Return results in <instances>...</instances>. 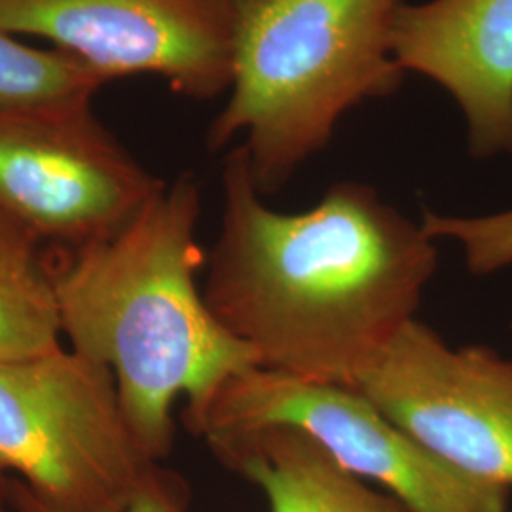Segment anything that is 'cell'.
I'll return each instance as SVG.
<instances>
[{
  "instance_id": "1",
  "label": "cell",
  "mask_w": 512,
  "mask_h": 512,
  "mask_svg": "<svg viewBox=\"0 0 512 512\" xmlns=\"http://www.w3.org/2000/svg\"><path fill=\"white\" fill-rule=\"evenodd\" d=\"M435 243L421 222L357 181L332 184L306 211H275L236 147L222 167L203 298L260 368L353 387L416 319L437 270Z\"/></svg>"
},
{
  "instance_id": "2",
  "label": "cell",
  "mask_w": 512,
  "mask_h": 512,
  "mask_svg": "<svg viewBox=\"0 0 512 512\" xmlns=\"http://www.w3.org/2000/svg\"><path fill=\"white\" fill-rule=\"evenodd\" d=\"M202 190L179 175L120 232L78 249L54 270L63 340L107 366L129 427L154 461L175 439L173 406L198 403L220 382L258 366L220 325L198 274Z\"/></svg>"
},
{
  "instance_id": "3",
  "label": "cell",
  "mask_w": 512,
  "mask_h": 512,
  "mask_svg": "<svg viewBox=\"0 0 512 512\" xmlns=\"http://www.w3.org/2000/svg\"><path fill=\"white\" fill-rule=\"evenodd\" d=\"M230 97L207 129L217 152L245 135L251 173L272 196L329 145L349 110L399 92L393 21L403 0H232Z\"/></svg>"
},
{
  "instance_id": "4",
  "label": "cell",
  "mask_w": 512,
  "mask_h": 512,
  "mask_svg": "<svg viewBox=\"0 0 512 512\" xmlns=\"http://www.w3.org/2000/svg\"><path fill=\"white\" fill-rule=\"evenodd\" d=\"M158 461L107 366L59 348L0 361V469L54 512H120Z\"/></svg>"
},
{
  "instance_id": "5",
  "label": "cell",
  "mask_w": 512,
  "mask_h": 512,
  "mask_svg": "<svg viewBox=\"0 0 512 512\" xmlns=\"http://www.w3.org/2000/svg\"><path fill=\"white\" fill-rule=\"evenodd\" d=\"M184 425L211 452L270 427H293L408 512H509L507 488L442 463L348 385L319 384L253 366L186 404Z\"/></svg>"
},
{
  "instance_id": "6",
  "label": "cell",
  "mask_w": 512,
  "mask_h": 512,
  "mask_svg": "<svg viewBox=\"0 0 512 512\" xmlns=\"http://www.w3.org/2000/svg\"><path fill=\"white\" fill-rule=\"evenodd\" d=\"M164 186L92 107L0 112V213L42 241L110 238Z\"/></svg>"
},
{
  "instance_id": "7",
  "label": "cell",
  "mask_w": 512,
  "mask_h": 512,
  "mask_svg": "<svg viewBox=\"0 0 512 512\" xmlns=\"http://www.w3.org/2000/svg\"><path fill=\"white\" fill-rule=\"evenodd\" d=\"M353 387L463 475L512 488V359L412 319Z\"/></svg>"
},
{
  "instance_id": "8",
  "label": "cell",
  "mask_w": 512,
  "mask_h": 512,
  "mask_svg": "<svg viewBox=\"0 0 512 512\" xmlns=\"http://www.w3.org/2000/svg\"><path fill=\"white\" fill-rule=\"evenodd\" d=\"M0 25L52 42L107 82L158 76L200 101L232 84V0H0Z\"/></svg>"
},
{
  "instance_id": "9",
  "label": "cell",
  "mask_w": 512,
  "mask_h": 512,
  "mask_svg": "<svg viewBox=\"0 0 512 512\" xmlns=\"http://www.w3.org/2000/svg\"><path fill=\"white\" fill-rule=\"evenodd\" d=\"M391 44L404 73L454 97L471 156L512 154V0L403 2Z\"/></svg>"
},
{
  "instance_id": "10",
  "label": "cell",
  "mask_w": 512,
  "mask_h": 512,
  "mask_svg": "<svg viewBox=\"0 0 512 512\" xmlns=\"http://www.w3.org/2000/svg\"><path fill=\"white\" fill-rule=\"evenodd\" d=\"M213 454L264 492L268 512H408L293 427L258 431Z\"/></svg>"
},
{
  "instance_id": "11",
  "label": "cell",
  "mask_w": 512,
  "mask_h": 512,
  "mask_svg": "<svg viewBox=\"0 0 512 512\" xmlns=\"http://www.w3.org/2000/svg\"><path fill=\"white\" fill-rule=\"evenodd\" d=\"M42 239L0 213V361L63 348L54 270Z\"/></svg>"
},
{
  "instance_id": "12",
  "label": "cell",
  "mask_w": 512,
  "mask_h": 512,
  "mask_svg": "<svg viewBox=\"0 0 512 512\" xmlns=\"http://www.w3.org/2000/svg\"><path fill=\"white\" fill-rule=\"evenodd\" d=\"M105 84L73 55L23 44L0 25V112L92 107Z\"/></svg>"
},
{
  "instance_id": "13",
  "label": "cell",
  "mask_w": 512,
  "mask_h": 512,
  "mask_svg": "<svg viewBox=\"0 0 512 512\" xmlns=\"http://www.w3.org/2000/svg\"><path fill=\"white\" fill-rule=\"evenodd\" d=\"M421 228L433 241H456L471 274L490 275L512 266V209L482 217L423 211Z\"/></svg>"
},
{
  "instance_id": "14",
  "label": "cell",
  "mask_w": 512,
  "mask_h": 512,
  "mask_svg": "<svg viewBox=\"0 0 512 512\" xmlns=\"http://www.w3.org/2000/svg\"><path fill=\"white\" fill-rule=\"evenodd\" d=\"M14 507L16 512H54L44 507L14 480ZM120 512H186L181 482L167 475L158 465L145 478L141 488L129 499Z\"/></svg>"
},
{
  "instance_id": "15",
  "label": "cell",
  "mask_w": 512,
  "mask_h": 512,
  "mask_svg": "<svg viewBox=\"0 0 512 512\" xmlns=\"http://www.w3.org/2000/svg\"><path fill=\"white\" fill-rule=\"evenodd\" d=\"M0 512H16L14 507V478L0 469Z\"/></svg>"
}]
</instances>
